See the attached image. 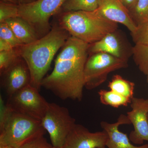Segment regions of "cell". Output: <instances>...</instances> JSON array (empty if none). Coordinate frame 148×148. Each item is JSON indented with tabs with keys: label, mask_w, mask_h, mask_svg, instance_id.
<instances>
[{
	"label": "cell",
	"mask_w": 148,
	"mask_h": 148,
	"mask_svg": "<svg viewBox=\"0 0 148 148\" xmlns=\"http://www.w3.org/2000/svg\"><path fill=\"white\" fill-rule=\"evenodd\" d=\"M89 45L70 36L56 59L53 71L42 80L41 87L61 100L81 101Z\"/></svg>",
	"instance_id": "cell-1"
},
{
	"label": "cell",
	"mask_w": 148,
	"mask_h": 148,
	"mask_svg": "<svg viewBox=\"0 0 148 148\" xmlns=\"http://www.w3.org/2000/svg\"><path fill=\"white\" fill-rule=\"evenodd\" d=\"M71 36L69 32L56 24L50 32L29 44L19 47L21 58L29 67L31 85L39 90L54 56Z\"/></svg>",
	"instance_id": "cell-2"
},
{
	"label": "cell",
	"mask_w": 148,
	"mask_h": 148,
	"mask_svg": "<svg viewBox=\"0 0 148 148\" xmlns=\"http://www.w3.org/2000/svg\"><path fill=\"white\" fill-rule=\"evenodd\" d=\"M58 14L57 24L72 36L89 44L98 41L118 28L117 23L103 17L96 10Z\"/></svg>",
	"instance_id": "cell-3"
},
{
	"label": "cell",
	"mask_w": 148,
	"mask_h": 148,
	"mask_svg": "<svg viewBox=\"0 0 148 148\" xmlns=\"http://www.w3.org/2000/svg\"><path fill=\"white\" fill-rule=\"evenodd\" d=\"M45 132L41 121L12 110L0 96V146L18 148Z\"/></svg>",
	"instance_id": "cell-4"
},
{
	"label": "cell",
	"mask_w": 148,
	"mask_h": 148,
	"mask_svg": "<svg viewBox=\"0 0 148 148\" xmlns=\"http://www.w3.org/2000/svg\"><path fill=\"white\" fill-rule=\"evenodd\" d=\"M66 0H36L18 5V16L29 23L41 38L51 30L49 20L59 13Z\"/></svg>",
	"instance_id": "cell-5"
},
{
	"label": "cell",
	"mask_w": 148,
	"mask_h": 148,
	"mask_svg": "<svg viewBox=\"0 0 148 148\" xmlns=\"http://www.w3.org/2000/svg\"><path fill=\"white\" fill-rule=\"evenodd\" d=\"M127 61L108 53L99 52L90 55L85 65L84 87L92 90L106 81L111 72L127 68Z\"/></svg>",
	"instance_id": "cell-6"
},
{
	"label": "cell",
	"mask_w": 148,
	"mask_h": 148,
	"mask_svg": "<svg viewBox=\"0 0 148 148\" xmlns=\"http://www.w3.org/2000/svg\"><path fill=\"white\" fill-rule=\"evenodd\" d=\"M41 122L49 134L51 145L56 148L63 147L69 132L76 124L69 109L53 103H49Z\"/></svg>",
	"instance_id": "cell-7"
},
{
	"label": "cell",
	"mask_w": 148,
	"mask_h": 148,
	"mask_svg": "<svg viewBox=\"0 0 148 148\" xmlns=\"http://www.w3.org/2000/svg\"><path fill=\"white\" fill-rule=\"evenodd\" d=\"M39 91L29 85L8 97L6 104L12 110L41 121L49 103L40 94Z\"/></svg>",
	"instance_id": "cell-8"
},
{
	"label": "cell",
	"mask_w": 148,
	"mask_h": 148,
	"mask_svg": "<svg viewBox=\"0 0 148 148\" xmlns=\"http://www.w3.org/2000/svg\"><path fill=\"white\" fill-rule=\"evenodd\" d=\"M131 110L127 116L134 129L130 133L129 140L135 145L148 142V99L133 97L130 103Z\"/></svg>",
	"instance_id": "cell-9"
},
{
	"label": "cell",
	"mask_w": 148,
	"mask_h": 148,
	"mask_svg": "<svg viewBox=\"0 0 148 148\" xmlns=\"http://www.w3.org/2000/svg\"><path fill=\"white\" fill-rule=\"evenodd\" d=\"M108 134L103 130L90 132L81 124H76L66 138L64 148H106Z\"/></svg>",
	"instance_id": "cell-10"
},
{
	"label": "cell",
	"mask_w": 148,
	"mask_h": 148,
	"mask_svg": "<svg viewBox=\"0 0 148 148\" xmlns=\"http://www.w3.org/2000/svg\"><path fill=\"white\" fill-rule=\"evenodd\" d=\"M2 86L8 97L31 84V74L27 63L19 58L2 73Z\"/></svg>",
	"instance_id": "cell-11"
},
{
	"label": "cell",
	"mask_w": 148,
	"mask_h": 148,
	"mask_svg": "<svg viewBox=\"0 0 148 148\" xmlns=\"http://www.w3.org/2000/svg\"><path fill=\"white\" fill-rule=\"evenodd\" d=\"M132 49H129L117 31L109 33L96 42L89 44L88 54L103 52L116 58L128 61L132 55Z\"/></svg>",
	"instance_id": "cell-12"
},
{
	"label": "cell",
	"mask_w": 148,
	"mask_h": 148,
	"mask_svg": "<svg viewBox=\"0 0 148 148\" xmlns=\"http://www.w3.org/2000/svg\"><path fill=\"white\" fill-rule=\"evenodd\" d=\"M96 10L110 21L124 25L130 33L135 32L137 29L129 11L120 0H101Z\"/></svg>",
	"instance_id": "cell-13"
},
{
	"label": "cell",
	"mask_w": 148,
	"mask_h": 148,
	"mask_svg": "<svg viewBox=\"0 0 148 148\" xmlns=\"http://www.w3.org/2000/svg\"><path fill=\"white\" fill-rule=\"evenodd\" d=\"M130 124L131 123L127 116L123 114L119 116L117 121L114 123L101 122V127L108 134L106 147L108 148H148V144L140 146L132 145L127 135L119 130L120 125Z\"/></svg>",
	"instance_id": "cell-14"
},
{
	"label": "cell",
	"mask_w": 148,
	"mask_h": 148,
	"mask_svg": "<svg viewBox=\"0 0 148 148\" xmlns=\"http://www.w3.org/2000/svg\"><path fill=\"white\" fill-rule=\"evenodd\" d=\"M5 22L23 45L31 43L40 38L33 27L21 17L10 18Z\"/></svg>",
	"instance_id": "cell-15"
},
{
	"label": "cell",
	"mask_w": 148,
	"mask_h": 148,
	"mask_svg": "<svg viewBox=\"0 0 148 148\" xmlns=\"http://www.w3.org/2000/svg\"><path fill=\"white\" fill-rule=\"evenodd\" d=\"M111 90L126 98L132 99L134 97L135 84L125 79L119 75H114L108 85Z\"/></svg>",
	"instance_id": "cell-16"
},
{
	"label": "cell",
	"mask_w": 148,
	"mask_h": 148,
	"mask_svg": "<svg viewBox=\"0 0 148 148\" xmlns=\"http://www.w3.org/2000/svg\"><path fill=\"white\" fill-rule=\"evenodd\" d=\"M100 1L101 0H66L59 13L77 11H93L98 8Z\"/></svg>",
	"instance_id": "cell-17"
},
{
	"label": "cell",
	"mask_w": 148,
	"mask_h": 148,
	"mask_svg": "<svg viewBox=\"0 0 148 148\" xmlns=\"http://www.w3.org/2000/svg\"><path fill=\"white\" fill-rule=\"evenodd\" d=\"M98 94L101 103L114 108L127 106L130 104L132 100L111 90L101 89L98 91Z\"/></svg>",
	"instance_id": "cell-18"
},
{
	"label": "cell",
	"mask_w": 148,
	"mask_h": 148,
	"mask_svg": "<svg viewBox=\"0 0 148 148\" xmlns=\"http://www.w3.org/2000/svg\"><path fill=\"white\" fill-rule=\"evenodd\" d=\"M130 17L137 27L148 22V0H137L129 9Z\"/></svg>",
	"instance_id": "cell-19"
},
{
	"label": "cell",
	"mask_w": 148,
	"mask_h": 148,
	"mask_svg": "<svg viewBox=\"0 0 148 148\" xmlns=\"http://www.w3.org/2000/svg\"><path fill=\"white\" fill-rule=\"evenodd\" d=\"M132 55L135 64L140 71L148 74V45L135 44L132 47Z\"/></svg>",
	"instance_id": "cell-20"
},
{
	"label": "cell",
	"mask_w": 148,
	"mask_h": 148,
	"mask_svg": "<svg viewBox=\"0 0 148 148\" xmlns=\"http://www.w3.org/2000/svg\"><path fill=\"white\" fill-rule=\"evenodd\" d=\"M19 47L8 51H0V74L2 73L21 58Z\"/></svg>",
	"instance_id": "cell-21"
},
{
	"label": "cell",
	"mask_w": 148,
	"mask_h": 148,
	"mask_svg": "<svg viewBox=\"0 0 148 148\" xmlns=\"http://www.w3.org/2000/svg\"><path fill=\"white\" fill-rule=\"evenodd\" d=\"M18 16V5L12 3L0 2V23L10 18Z\"/></svg>",
	"instance_id": "cell-22"
},
{
	"label": "cell",
	"mask_w": 148,
	"mask_h": 148,
	"mask_svg": "<svg viewBox=\"0 0 148 148\" xmlns=\"http://www.w3.org/2000/svg\"><path fill=\"white\" fill-rule=\"evenodd\" d=\"M0 39L9 43L14 48L19 47L23 45L5 21L0 23Z\"/></svg>",
	"instance_id": "cell-23"
},
{
	"label": "cell",
	"mask_w": 148,
	"mask_h": 148,
	"mask_svg": "<svg viewBox=\"0 0 148 148\" xmlns=\"http://www.w3.org/2000/svg\"><path fill=\"white\" fill-rule=\"evenodd\" d=\"M131 35L135 44L148 45V22L138 26Z\"/></svg>",
	"instance_id": "cell-24"
},
{
	"label": "cell",
	"mask_w": 148,
	"mask_h": 148,
	"mask_svg": "<svg viewBox=\"0 0 148 148\" xmlns=\"http://www.w3.org/2000/svg\"><path fill=\"white\" fill-rule=\"evenodd\" d=\"M53 147L48 143L44 135H41L24 143L18 148H52Z\"/></svg>",
	"instance_id": "cell-25"
},
{
	"label": "cell",
	"mask_w": 148,
	"mask_h": 148,
	"mask_svg": "<svg viewBox=\"0 0 148 148\" xmlns=\"http://www.w3.org/2000/svg\"><path fill=\"white\" fill-rule=\"evenodd\" d=\"M15 48L10 44L4 40L0 39V51H8Z\"/></svg>",
	"instance_id": "cell-26"
},
{
	"label": "cell",
	"mask_w": 148,
	"mask_h": 148,
	"mask_svg": "<svg viewBox=\"0 0 148 148\" xmlns=\"http://www.w3.org/2000/svg\"><path fill=\"white\" fill-rule=\"evenodd\" d=\"M128 10L135 4L137 0H120Z\"/></svg>",
	"instance_id": "cell-27"
},
{
	"label": "cell",
	"mask_w": 148,
	"mask_h": 148,
	"mask_svg": "<svg viewBox=\"0 0 148 148\" xmlns=\"http://www.w3.org/2000/svg\"><path fill=\"white\" fill-rule=\"evenodd\" d=\"M19 4H24L34 1L36 0H16Z\"/></svg>",
	"instance_id": "cell-28"
},
{
	"label": "cell",
	"mask_w": 148,
	"mask_h": 148,
	"mask_svg": "<svg viewBox=\"0 0 148 148\" xmlns=\"http://www.w3.org/2000/svg\"><path fill=\"white\" fill-rule=\"evenodd\" d=\"M1 1L6 2L12 3L15 4L19 5L18 1L16 0H1Z\"/></svg>",
	"instance_id": "cell-29"
},
{
	"label": "cell",
	"mask_w": 148,
	"mask_h": 148,
	"mask_svg": "<svg viewBox=\"0 0 148 148\" xmlns=\"http://www.w3.org/2000/svg\"><path fill=\"white\" fill-rule=\"evenodd\" d=\"M0 148H16L10 146H0Z\"/></svg>",
	"instance_id": "cell-30"
},
{
	"label": "cell",
	"mask_w": 148,
	"mask_h": 148,
	"mask_svg": "<svg viewBox=\"0 0 148 148\" xmlns=\"http://www.w3.org/2000/svg\"><path fill=\"white\" fill-rule=\"evenodd\" d=\"M147 83H148V74L147 75Z\"/></svg>",
	"instance_id": "cell-31"
},
{
	"label": "cell",
	"mask_w": 148,
	"mask_h": 148,
	"mask_svg": "<svg viewBox=\"0 0 148 148\" xmlns=\"http://www.w3.org/2000/svg\"><path fill=\"white\" fill-rule=\"evenodd\" d=\"M64 148V147H61V148H56V147H53V148Z\"/></svg>",
	"instance_id": "cell-32"
},
{
	"label": "cell",
	"mask_w": 148,
	"mask_h": 148,
	"mask_svg": "<svg viewBox=\"0 0 148 148\" xmlns=\"http://www.w3.org/2000/svg\"></svg>",
	"instance_id": "cell-33"
}]
</instances>
